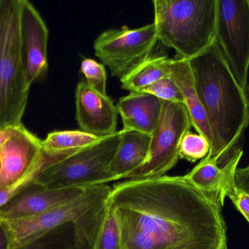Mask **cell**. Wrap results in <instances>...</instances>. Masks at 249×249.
<instances>
[{
    "mask_svg": "<svg viewBox=\"0 0 249 249\" xmlns=\"http://www.w3.org/2000/svg\"><path fill=\"white\" fill-rule=\"evenodd\" d=\"M158 38L190 60L202 54L216 39L217 0H154Z\"/></svg>",
    "mask_w": 249,
    "mask_h": 249,
    "instance_id": "3",
    "label": "cell"
},
{
    "mask_svg": "<svg viewBox=\"0 0 249 249\" xmlns=\"http://www.w3.org/2000/svg\"><path fill=\"white\" fill-rule=\"evenodd\" d=\"M107 184L88 187L75 200L29 217L0 221L5 234L7 249H19L68 223H74L86 211L110 194Z\"/></svg>",
    "mask_w": 249,
    "mask_h": 249,
    "instance_id": "6",
    "label": "cell"
},
{
    "mask_svg": "<svg viewBox=\"0 0 249 249\" xmlns=\"http://www.w3.org/2000/svg\"><path fill=\"white\" fill-rule=\"evenodd\" d=\"M49 31L40 13L23 0L20 13V38L28 86L42 80L48 73Z\"/></svg>",
    "mask_w": 249,
    "mask_h": 249,
    "instance_id": "11",
    "label": "cell"
},
{
    "mask_svg": "<svg viewBox=\"0 0 249 249\" xmlns=\"http://www.w3.org/2000/svg\"><path fill=\"white\" fill-rule=\"evenodd\" d=\"M171 59L166 56H151L121 79L123 89L139 92L146 86L169 76Z\"/></svg>",
    "mask_w": 249,
    "mask_h": 249,
    "instance_id": "18",
    "label": "cell"
},
{
    "mask_svg": "<svg viewBox=\"0 0 249 249\" xmlns=\"http://www.w3.org/2000/svg\"><path fill=\"white\" fill-rule=\"evenodd\" d=\"M102 138L103 137H96L81 130L54 131L42 140V149L51 154L67 156L93 145Z\"/></svg>",
    "mask_w": 249,
    "mask_h": 249,
    "instance_id": "20",
    "label": "cell"
},
{
    "mask_svg": "<svg viewBox=\"0 0 249 249\" xmlns=\"http://www.w3.org/2000/svg\"><path fill=\"white\" fill-rule=\"evenodd\" d=\"M0 249H7V239L1 225H0Z\"/></svg>",
    "mask_w": 249,
    "mask_h": 249,
    "instance_id": "29",
    "label": "cell"
},
{
    "mask_svg": "<svg viewBox=\"0 0 249 249\" xmlns=\"http://www.w3.org/2000/svg\"><path fill=\"white\" fill-rule=\"evenodd\" d=\"M139 92L151 94L161 100L184 104V99L179 89L169 76L157 80Z\"/></svg>",
    "mask_w": 249,
    "mask_h": 249,
    "instance_id": "24",
    "label": "cell"
},
{
    "mask_svg": "<svg viewBox=\"0 0 249 249\" xmlns=\"http://www.w3.org/2000/svg\"><path fill=\"white\" fill-rule=\"evenodd\" d=\"M209 152L210 144L201 134L188 132L183 137L180 144V158L194 162L206 158Z\"/></svg>",
    "mask_w": 249,
    "mask_h": 249,
    "instance_id": "21",
    "label": "cell"
},
{
    "mask_svg": "<svg viewBox=\"0 0 249 249\" xmlns=\"http://www.w3.org/2000/svg\"><path fill=\"white\" fill-rule=\"evenodd\" d=\"M86 189L51 190L35 181L0 209V221L39 214L78 198Z\"/></svg>",
    "mask_w": 249,
    "mask_h": 249,
    "instance_id": "13",
    "label": "cell"
},
{
    "mask_svg": "<svg viewBox=\"0 0 249 249\" xmlns=\"http://www.w3.org/2000/svg\"><path fill=\"white\" fill-rule=\"evenodd\" d=\"M107 203L123 249H228L222 206L184 176L128 180Z\"/></svg>",
    "mask_w": 249,
    "mask_h": 249,
    "instance_id": "1",
    "label": "cell"
},
{
    "mask_svg": "<svg viewBox=\"0 0 249 249\" xmlns=\"http://www.w3.org/2000/svg\"><path fill=\"white\" fill-rule=\"evenodd\" d=\"M162 104L160 117L151 135L147 159L126 178L163 176L180 159L181 140L192 127L190 114L184 104L165 100H162Z\"/></svg>",
    "mask_w": 249,
    "mask_h": 249,
    "instance_id": "7",
    "label": "cell"
},
{
    "mask_svg": "<svg viewBox=\"0 0 249 249\" xmlns=\"http://www.w3.org/2000/svg\"><path fill=\"white\" fill-rule=\"evenodd\" d=\"M94 249H123L118 222L109 206L105 224Z\"/></svg>",
    "mask_w": 249,
    "mask_h": 249,
    "instance_id": "23",
    "label": "cell"
},
{
    "mask_svg": "<svg viewBox=\"0 0 249 249\" xmlns=\"http://www.w3.org/2000/svg\"><path fill=\"white\" fill-rule=\"evenodd\" d=\"M235 182L237 188L249 194V165L246 168H237Z\"/></svg>",
    "mask_w": 249,
    "mask_h": 249,
    "instance_id": "27",
    "label": "cell"
},
{
    "mask_svg": "<svg viewBox=\"0 0 249 249\" xmlns=\"http://www.w3.org/2000/svg\"><path fill=\"white\" fill-rule=\"evenodd\" d=\"M54 230L19 249H56L53 240Z\"/></svg>",
    "mask_w": 249,
    "mask_h": 249,
    "instance_id": "26",
    "label": "cell"
},
{
    "mask_svg": "<svg viewBox=\"0 0 249 249\" xmlns=\"http://www.w3.org/2000/svg\"><path fill=\"white\" fill-rule=\"evenodd\" d=\"M246 96H247V102H248L249 105V83H248V86H247V89H246Z\"/></svg>",
    "mask_w": 249,
    "mask_h": 249,
    "instance_id": "30",
    "label": "cell"
},
{
    "mask_svg": "<svg viewBox=\"0 0 249 249\" xmlns=\"http://www.w3.org/2000/svg\"><path fill=\"white\" fill-rule=\"evenodd\" d=\"M16 127H8V128L0 130V149L2 148L3 145L5 143V142L13 135Z\"/></svg>",
    "mask_w": 249,
    "mask_h": 249,
    "instance_id": "28",
    "label": "cell"
},
{
    "mask_svg": "<svg viewBox=\"0 0 249 249\" xmlns=\"http://www.w3.org/2000/svg\"><path fill=\"white\" fill-rule=\"evenodd\" d=\"M48 159L42 140L20 124L0 149V190L21 181Z\"/></svg>",
    "mask_w": 249,
    "mask_h": 249,
    "instance_id": "10",
    "label": "cell"
},
{
    "mask_svg": "<svg viewBox=\"0 0 249 249\" xmlns=\"http://www.w3.org/2000/svg\"><path fill=\"white\" fill-rule=\"evenodd\" d=\"M76 119L81 131L99 137L117 133L118 107L108 95L89 87L86 80L79 82L75 92Z\"/></svg>",
    "mask_w": 249,
    "mask_h": 249,
    "instance_id": "12",
    "label": "cell"
},
{
    "mask_svg": "<svg viewBox=\"0 0 249 249\" xmlns=\"http://www.w3.org/2000/svg\"><path fill=\"white\" fill-rule=\"evenodd\" d=\"M121 131L103 137L45 168L35 180L48 190L86 189L116 181L110 165L121 141Z\"/></svg>",
    "mask_w": 249,
    "mask_h": 249,
    "instance_id": "5",
    "label": "cell"
},
{
    "mask_svg": "<svg viewBox=\"0 0 249 249\" xmlns=\"http://www.w3.org/2000/svg\"><path fill=\"white\" fill-rule=\"evenodd\" d=\"M117 107L124 124L123 130L151 136L160 117L162 104L151 94L130 92L120 99Z\"/></svg>",
    "mask_w": 249,
    "mask_h": 249,
    "instance_id": "15",
    "label": "cell"
},
{
    "mask_svg": "<svg viewBox=\"0 0 249 249\" xmlns=\"http://www.w3.org/2000/svg\"><path fill=\"white\" fill-rule=\"evenodd\" d=\"M107 200L95 205L73 223L76 249H95L107 215Z\"/></svg>",
    "mask_w": 249,
    "mask_h": 249,
    "instance_id": "19",
    "label": "cell"
},
{
    "mask_svg": "<svg viewBox=\"0 0 249 249\" xmlns=\"http://www.w3.org/2000/svg\"><path fill=\"white\" fill-rule=\"evenodd\" d=\"M169 77L175 82L182 95L184 105L188 110L192 126L198 134L206 137L210 144V152L214 146V138L204 108L200 102L195 86L189 60L171 59Z\"/></svg>",
    "mask_w": 249,
    "mask_h": 249,
    "instance_id": "16",
    "label": "cell"
},
{
    "mask_svg": "<svg viewBox=\"0 0 249 249\" xmlns=\"http://www.w3.org/2000/svg\"><path fill=\"white\" fill-rule=\"evenodd\" d=\"M216 41L241 89L248 86L249 0H217Z\"/></svg>",
    "mask_w": 249,
    "mask_h": 249,
    "instance_id": "9",
    "label": "cell"
},
{
    "mask_svg": "<svg viewBox=\"0 0 249 249\" xmlns=\"http://www.w3.org/2000/svg\"><path fill=\"white\" fill-rule=\"evenodd\" d=\"M154 23L137 29L124 26L101 34L94 42L95 55L107 66L112 77L121 80L152 55L158 43Z\"/></svg>",
    "mask_w": 249,
    "mask_h": 249,
    "instance_id": "8",
    "label": "cell"
},
{
    "mask_svg": "<svg viewBox=\"0 0 249 249\" xmlns=\"http://www.w3.org/2000/svg\"><path fill=\"white\" fill-rule=\"evenodd\" d=\"M227 197L231 199L249 223V194L237 188L235 185L228 191Z\"/></svg>",
    "mask_w": 249,
    "mask_h": 249,
    "instance_id": "25",
    "label": "cell"
},
{
    "mask_svg": "<svg viewBox=\"0 0 249 249\" xmlns=\"http://www.w3.org/2000/svg\"><path fill=\"white\" fill-rule=\"evenodd\" d=\"M81 71L90 89L102 95L107 94V73L105 65L92 58H84L81 63Z\"/></svg>",
    "mask_w": 249,
    "mask_h": 249,
    "instance_id": "22",
    "label": "cell"
},
{
    "mask_svg": "<svg viewBox=\"0 0 249 249\" xmlns=\"http://www.w3.org/2000/svg\"><path fill=\"white\" fill-rule=\"evenodd\" d=\"M242 150L224 168L208 158L202 159L185 179L196 190L204 193L219 206H223L228 191L235 185V174L243 156Z\"/></svg>",
    "mask_w": 249,
    "mask_h": 249,
    "instance_id": "14",
    "label": "cell"
},
{
    "mask_svg": "<svg viewBox=\"0 0 249 249\" xmlns=\"http://www.w3.org/2000/svg\"><path fill=\"white\" fill-rule=\"evenodd\" d=\"M150 142L151 136L144 133L121 130V141L110 165L116 180L126 178L145 163Z\"/></svg>",
    "mask_w": 249,
    "mask_h": 249,
    "instance_id": "17",
    "label": "cell"
},
{
    "mask_svg": "<svg viewBox=\"0 0 249 249\" xmlns=\"http://www.w3.org/2000/svg\"><path fill=\"white\" fill-rule=\"evenodd\" d=\"M23 0H0V130L23 124L29 100L20 38Z\"/></svg>",
    "mask_w": 249,
    "mask_h": 249,
    "instance_id": "4",
    "label": "cell"
},
{
    "mask_svg": "<svg viewBox=\"0 0 249 249\" xmlns=\"http://www.w3.org/2000/svg\"><path fill=\"white\" fill-rule=\"evenodd\" d=\"M189 64L214 138L206 158L222 168L241 150L238 145L249 124L245 91L231 73L216 39Z\"/></svg>",
    "mask_w": 249,
    "mask_h": 249,
    "instance_id": "2",
    "label": "cell"
}]
</instances>
